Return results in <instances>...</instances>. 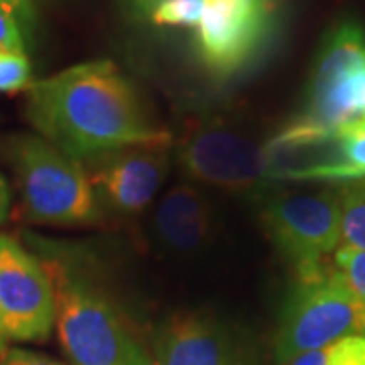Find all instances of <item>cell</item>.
Here are the masks:
<instances>
[{
    "label": "cell",
    "mask_w": 365,
    "mask_h": 365,
    "mask_svg": "<svg viewBox=\"0 0 365 365\" xmlns=\"http://www.w3.org/2000/svg\"><path fill=\"white\" fill-rule=\"evenodd\" d=\"M26 118L86 169L136 144L170 143L112 61H90L31 83Z\"/></svg>",
    "instance_id": "1"
},
{
    "label": "cell",
    "mask_w": 365,
    "mask_h": 365,
    "mask_svg": "<svg viewBox=\"0 0 365 365\" xmlns=\"http://www.w3.org/2000/svg\"><path fill=\"white\" fill-rule=\"evenodd\" d=\"M57 302V333L73 365H153L126 317L93 280L59 260L47 262Z\"/></svg>",
    "instance_id": "2"
},
{
    "label": "cell",
    "mask_w": 365,
    "mask_h": 365,
    "mask_svg": "<svg viewBox=\"0 0 365 365\" xmlns=\"http://www.w3.org/2000/svg\"><path fill=\"white\" fill-rule=\"evenodd\" d=\"M25 215L47 225H93L102 220L88 169L37 134H13L2 144Z\"/></svg>",
    "instance_id": "3"
},
{
    "label": "cell",
    "mask_w": 365,
    "mask_h": 365,
    "mask_svg": "<svg viewBox=\"0 0 365 365\" xmlns=\"http://www.w3.org/2000/svg\"><path fill=\"white\" fill-rule=\"evenodd\" d=\"M347 335H361V313L331 262L294 274L274 339L276 361L321 351Z\"/></svg>",
    "instance_id": "4"
},
{
    "label": "cell",
    "mask_w": 365,
    "mask_h": 365,
    "mask_svg": "<svg viewBox=\"0 0 365 365\" xmlns=\"http://www.w3.org/2000/svg\"><path fill=\"white\" fill-rule=\"evenodd\" d=\"M297 120L345 136L365 132V29L357 21H343L325 37Z\"/></svg>",
    "instance_id": "5"
},
{
    "label": "cell",
    "mask_w": 365,
    "mask_h": 365,
    "mask_svg": "<svg viewBox=\"0 0 365 365\" xmlns=\"http://www.w3.org/2000/svg\"><path fill=\"white\" fill-rule=\"evenodd\" d=\"M262 223L294 274L329 264L341 244V193L319 191L272 199L262 209Z\"/></svg>",
    "instance_id": "6"
},
{
    "label": "cell",
    "mask_w": 365,
    "mask_h": 365,
    "mask_svg": "<svg viewBox=\"0 0 365 365\" xmlns=\"http://www.w3.org/2000/svg\"><path fill=\"white\" fill-rule=\"evenodd\" d=\"M0 319L13 341L47 339L57 319L47 266L11 235H0Z\"/></svg>",
    "instance_id": "7"
},
{
    "label": "cell",
    "mask_w": 365,
    "mask_h": 365,
    "mask_svg": "<svg viewBox=\"0 0 365 365\" xmlns=\"http://www.w3.org/2000/svg\"><path fill=\"white\" fill-rule=\"evenodd\" d=\"M274 23V4L260 0H207L197 25L201 63L217 78L242 71L258 55Z\"/></svg>",
    "instance_id": "8"
},
{
    "label": "cell",
    "mask_w": 365,
    "mask_h": 365,
    "mask_svg": "<svg viewBox=\"0 0 365 365\" xmlns=\"http://www.w3.org/2000/svg\"><path fill=\"white\" fill-rule=\"evenodd\" d=\"M264 181L355 182L347 136L292 120L260 146Z\"/></svg>",
    "instance_id": "9"
},
{
    "label": "cell",
    "mask_w": 365,
    "mask_h": 365,
    "mask_svg": "<svg viewBox=\"0 0 365 365\" xmlns=\"http://www.w3.org/2000/svg\"><path fill=\"white\" fill-rule=\"evenodd\" d=\"M181 169L195 181L246 193L264 185L260 146L244 134L215 126L189 130L177 148Z\"/></svg>",
    "instance_id": "10"
},
{
    "label": "cell",
    "mask_w": 365,
    "mask_h": 365,
    "mask_svg": "<svg viewBox=\"0 0 365 365\" xmlns=\"http://www.w3.org/2000/svg\"><path fill=\"white\" fill-rule=\"evenodd\" d=\"M170 169V143L136 144L88 167L102 209L130 217L158 193Z\"/></svg>",
    "instance_id": "11"
},
{
    "label": "cell",
    "mask_w": 365,
    "mask_h": 365,
    "mask_svg": "<svg viewBox=\"0 0 365 365\" xmlns=\"http://www.w3.org/2000/svg\"><path fill=\"white\" fill-rule=\"evenodd\" d=\"M153 365H248L227 327L205 313H179L158 331Z\"/></svg>",
    "instance_id": "12"
},
{
    "label": "cell",
    "mask_w": 365,
    "mask_h": 365,
    "mask_svg": "<svg viewBox=\"0 0 365 365\" xmlns=\"http://www.w3.org/2000/svg\"><path fill=\"white\" fill-rule=\"evenodd\" d=\"M211 213L195 187L175 185L155 211V232L160 242L177 252H193L207 240Z\"/></svg>",
    "instance_id": "13"
},
{
    "label": "cell",
    "mask_w": 365,
    "mask_h": 365,
    "mask_svg": "<svg viewBox=\"0 0 365 365\" xmlns=\"http://www.w3.org/2000/svg\"><path fill=\"white\" fill-rule=\"evenodd\" d=\"M341 244L365 252V179L341 193Z\"/></svg>",
    "instance_id": "14"
},
{
    "label": "cell",
    "mask_w": 365,
    "mask_h": 365,
    "mask_svg": "<svg viewBox=\"0 0 365 365\" xmlns=\"http://www.w3.org/2000/svg\"><path fill=\"white\" fill-rule=\"evenodd\" d=\"M331 266L335 268V272L339 274L343 284L349 288L351 297L357 302V307H359V313H361V335H365V252L341 246L333 254Z\"/></svg>",
    "instance_id": "15"
},
{
    "label": "cell",
    "mask_w": 365,
    "mask_h": 365,
    "mask_svg": "<svg viewBox=\"0 0 365 365\" xmlns=\"http://www.w3.org/2000/svg\"><path fill=\"white\" fill-rule=\"evenodd\" d=\"M33 21V9L13 0H0V53H25V31Z\"/></svg>",
    "instance_id": "16"
},
{
    "label": "cell",
    "mask_w": 365,
    "mask_h": 365,
    "mask_svg": "<svg viewBox=\"0 0 365 365\" xmlns=\"http://www.w3.org/2000/svg\"><path fill=\"white\" fill-rule=\"evenodd\" d=\"M207 0H158L150 11V21L160 26L197 29L205 13Z\"/></svg>",
    "instance_id": "17"
},
{
    "label": "cell",
    "mask_w": 365,
    "mask_h": 365,
    "mask_svg": "<svg viewBox=\"0 0 365 365\" xmlns=\"http://www.w3.org/2000/svg\"><path fill=\"white\" fill-rule=\"evenodd\" d=\"M31 88V63L25 53H0V91L16 93Z\"/></svg>",
    "instance_id": "18"
},
{
    "label": "cell",
    "mask_w": 365,
    "mask_h": 365,
    "mask_svg": "<svg viewBox=\"0 0 365 365\" xmlns=\"http://www.w3.org/2000/svg\"><path fill=\"white\" fill-rule=\"evenodd\" d=\"M325 365H365V335H347L329 345Z\"/></svg>",
    "instance_id": "19"
},
{
    "label": "cell",
    "mask_w": 365,
    "mask_h": 365,
    "mask_svg": "<svg viewBox=\"0 0 365 365\" xmlns=\"http://www.w3.org/2000/svg\"><path fill=\"white\" fill-rule=\"evenodd\" d=\"M0 365H66L45 357L39 353L25 351V349H9L0 353Z\"/></svg>",
    "instance_id": "20"
},
{
    "label": "cell",
    "mask_w": 365,
    "mask_h": 365,
    "mask_svg": "<svg viewBox=\"0 0 365 365\" xmlns=\"http://www.w3.org/2000/svg\"><path fill=\"white\" fill-rule=\"evenodd\" d=\"M347 155L353 170L357 175V181L365 179V132L349 134L347 136Z\"/></svg>",
    "instance_id": "21"
},
{
    "label": "cell",
    "mask_w": 365,
    "mask_h": 365,
    "mask_svg": "<svg viewBox=\"0 0 365 365\" xmlns=\"http://www.w3.org/2000/svg\"><path fill=\"white\" fill-rule=\"evenodd\" d=\"M282 365H325V349L302 353V355H297V357L288 359L287 364Z\"/></svg>",
    "instance_id": "22"
},
{
    "label": "cell",
    "mask_w": 365,
    "mask_h": 365,
    "mask_svg": "<svg viewBox=\"0 0 365 365\" xmlns=\"http://www.w3.org/2000/svg\"><path fill=\"white\" fill-rule=\"evenodd\" d=\"M9 211H11V189L6 179L0 175V225L6 222Z\"/></svg>",
    "instance_id": "23"
},
{
    "label": "cell",
    "mask_w": 365,
    "mask_h": 365,
    "mask_svg": "<svg viewBox=\"0 0 365 365\" xmlns=\"http://www.w3.org/2000/svg\"><path fill=\"white\" fill-rule=\"evenodd\" d=\"M157 2L158 0H128V4H130L132 9H134L136 13L143 14H150V11L155 9Z\"/></svg>",
    "instance_id": "24"
},
{
    "label": "cell",
    "mask_w": 365,
    "mask_h": 365,
    "mask_svg": "<svg viewBox=\"0 0 365 365\" xmlns=\"http://www.w3.org/2000/svg\"><path fill=\"white\" fill-rule=\"evenodd\" d=\"M4 345H6V335H4V329H2V319H0V353L4 351Z\"/></svg>",
    "instance_id": "25"
},
{
    "label": "cell",
    "mask_w": 365,
    "mask_h": 365,
    "mask_svg": "<svg viewBox=\"0 0 365 365\" xmlns=\"http://www.w3.org/2000/svg\"><path fill=\"white\" fill-rule=\"evenodd\" d=\"M13 2L21 4V6H25V9H33V6H31V0H13Z\"/></svg>",
    "instance_id": "26"
},
{
    "label": "cell",
    "mask_w": 365,
    "mask_h": 365,
    "mask_svg": "<svg viewBox=\"0 0 365 365\" xmlns=\"http://www.w3.org/2000/svg\"><path fill=\"white\" fill-rule=\"evenodd\" d=\"M260 2H266V4H276V0H260Z\"/></svg>",
    "instance_id": "27"
}]
</instances>
